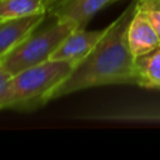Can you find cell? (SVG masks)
I'll list each match as a JSON object with an SVG mask.
<instances>
[{
    "label": "cell",
    "mask_w": 160,
    "mask_h": 160,
    "mask_svg": "<svg viewBox=\"0 0 160 160\" xmlns=\"http://www.w3.org/2000/svg\"><path fill=\"white\" fill-rule=\"evenodd\" d=\"M135 10L136 0L105 28L90 54L74 66L50 100L95 86L135 85V56L128 42V28Z\"/></svg>",
    "instance_id": "cell-1"
},
{
    "label": "cell",
    "mask_w": 160,
    "mask_h": 160,
    "mask_svg": "<svg viewBox=\"0 0 160 160\" xmlns=\"http://www.w3.org/2000/svg\"><path fill=\"white\" fill-rule=\"evenodd\" d=\"M114 1L116 0H66L50 15L58 20L74 24L76 29H85L95 14Z\"/></svg>",
    "instance_id": "cell-6"
},
{
    "label": "cell",
    "mask_w": 160,
    "mask_h": 160,
    "mask_svg": "<svg viewBox=\"0 0 160 160\" xmlns=\"http://www.w3.org/2000/svg\"><path fill=\"white\" fill-rule=\"evenodd\" d=\"M76 26L69 21L58 20L42 31L34 30L10 52L0 59V68L10 75L50 60L58 46Z\"/></svg>",
    "instance_id": "cell-3"
},
{
    "label": "cell",
    "mask_w": 160,
    "mask_h": 160,
    "mask_svg": "<svg viewBox=\"0 0 160 160\" xmlns=\"http://www.w3.org/2000/svg\"><path fill=\"white\" fill-rule=\"evenodd\" d=\"M46 14L30 15L15 20L0 21V59L10 52L29 34L39 28Z\"/></svg>",
    "instance_id": "cell-7"
},
{
    "label": "cell",
    "mask_w": 160,
    "mask_h": 160,
    "mask_svg": "<svg viewBox=\"0 0 160 160\" xmlns=\"http://www.w3.org/2000/svg\"><path fill=\"white\" fill-rule=\"evenodd\" d=\"M66 0H48V14H50L54 9H56L59 5L65 2Z\"/></svg>",
    "instance_id": "cell-13"
},
{
    "label": "cell",
    "mask_w": 160,
    "mask_h": 160,
    "mask_svg": "<svg viewBox=\"0 0 160 160\" xmlns=\"http://www.w3.org/2000/svg\"><path fill=\"white\" fill-rule=\"evenodd\" d=\"M128 42L135 58L160 46V36L154 25L146 15L138 9L135 10L128 28Z\"/></svg>",
    "instance_id": "cell-5"
},
{
    "label": "cell",
    "mask_w": 160,
    "mask_h": 160,
    "mask_svg": "<svg viewBox=\"0 0 160 160\" xmlns=\"http://www.w3.org/2000/svg\"><path fill=\"white\" fill-rule=\"evenodd\" d=\"M74 65L68 61L48 60L11 76L2 109L29 111L50 101L54 90L70 75Z\"/></svg>",
    "instance_id": "cell-2"
},
{
    "label": "cell",
    "mask_w": 160,
    "mask_h": 160,
    "mask_svg": "<svg viewBox=\"0 0 160 160\" xmlns=\"http://www.w3.org/2000/svg\"><path fill=\"white\" fill-rule=\"evenodd\" d=\"M104 32L105 29L101 30L75 29L58 46V49L51 55L50 60L68 61L71 62L74 66L78 65L82 59H85L90 54V51L101 39Z\"/></svg>",
    "instance_id": "cell-4"
},
{
    "label": "cell",
    "mask_w": 160,
    "mask_h": 160,
    "mask_svg": "<svg viewBox=\"0 0 160 160\" xmlns=\"http://www.w3.org/2000/svg\"><path fill=\"white\" fill-rule=\"evenodd\" d=\"M84 118L104 119V120H126V121H160L159 106H144L131 108L121 110H111L99 114H89Z\"/></svg>",
    "instance_id": "cell-10"
},
{
    "label": "cell",
    "mask_w": 160,
    "mask_h": 160,
    "mask_svg": "<svg viewBox=\"0 0 160 160\" xmlns=\"http://www.w3.org/2000/svg\"><path fill=\"white\" fill-rule=\"evenodd\" d=\"M135 85L160 90V46L135 58Z\"/></svg>",
    "instance_id": "cell-8"
},
{
    "label": "cell",
    "mask_w": 160,
    "mask_h": 160,
    "mask_svg": "<svg viewBox=\"0 0 160 160\" xmlns=\"http://www.w3.org/2000/svg\"><path fill=\"white\" fill-rule=\"evenodd\" d=\"M48 14V0H0V21Z\"/></svg>",
    "instance_id": "cell-9"
},
{
    "label": "cell",
    "mask_w": 160,
    "mask_h": 160,
    "mask_svg": "<svg viewBox=\"0 0 160 160\" xmlns=\"http://www.w3.org/2000/svg\"><path fill=\"white\" fill-rule=\"evenodd\" d=\"M136 9L146 15L160 36V0H136Z\"/></svg>",
    "instance_id": "cell-11"
},
{
    "label": "cell",
    "mask_w": 160,
    "mask_h": 160,
    "mask_svg": "<svg viewBox=\"0 0 160 160\" xmlns=\"http://www.w3.org/2000/svg\"><path fill=\"white\" fill-rule=\"evenodd\" d=\"M11 76L12 75H10L8 71H5L2 68H0V110H1L4 98L6 95V90H8L10 80H11Z\"/></svg>",
    "instance_id": "cell-12"
}]
</instances>
